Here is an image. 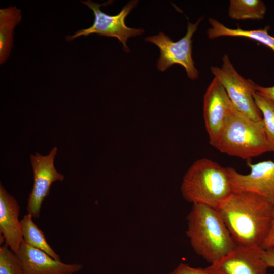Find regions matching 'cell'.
I'll return each instance as SVG.
<instances>
[{"label":"cell","instance_id":"6da1fadb","mask_svg":"<svg viewBox=\"0 0 274 274\" xmlns=\"http://www.w3.org/2000/svg\"><path fill=\"white\" fill-rule=\"evenodd\" d=\"M217 210L236 245L262 248L274 217L269 200L252 192H232Z\"/></svg>","mask_w":274,"mask_h":274},{"label":"cell","instance_id":"7a4b0ae2","mask_svg":"<svg viewBox=\"0 0 274 274\" xmlns=\"http://www.w3.org/2000/svg\"><path fill=\"white\" fill-rule=\"evenodd\" d=\"M186 235L194 251L211 264L229 253L236 245L219 211L193 204L187 216Z\"/></svg>","mask_w":274,"mask_h":274},{"label":"cell","instance_id":"3957f363","mask_svg":"<svg viewBox=\"0 0 274 274\" xmlns=\"http://www.w3.org/2000/svg\"><path fill=\"white\" fill-rule=\"evenodd\" d=\"M180 190L183 198L192 204L216 209L232 192L227 168L206 158L196 160L188 168Z\"/></svg>","mask_w":274,"mask_h":274},{"label":"cell","instance_id":"277c9868","mask_svg":"<svg viewBox=\"0 0 274 274\" xmlns=\"http://www.w3.org/2000/svg\"><path fill=\"white\" fill-rule=\"evenodd\" d=\"M211 145L223 153L247 161L272 152L262 121H254L234 107Z\"/></svg>","mask_w":274,"mask_h":274},{"label":"cell","instance_id":"5b68a950","mask_svg":"<svg viewBox=\"0 0 274 274\" xmlns=\"http://www.w3.org/2000/svg\"><path fill=\"white\" fill-rule=\"evenodd\" d=\"M211 71L224 87L237 111L254 121H262V113L253 97L256 84L237 72L227 54L222 57L221 66H211Z\"/></svg>","mask_w":274,"mask_h":274},{"label":"cell","instance_id":"8992f818","mask_svg":"<svg viewBox=\"0 0 274 274\" xmlns=\"http://www.w3.org/2000/svg\"><path fill=\"white\" fill-rule=\"evenodd\" d=\"M81 2L93 11L94 20L90 27L79 30L72 36H66V39L68 41L81 36H87L95 33L101 36L117 38L123 44L124 51L129 52L130 49L126 45L128 39L131 37L141 35L144 32V30L142 28L129 27L125 23L126 16L136 6L138 1H129L116 15H109L103 12L100 9L102 6H107L111 4L113 2L112 1H109L102 4L90 0Z\"/></svg>","mask_w":274,"mask_h":274},{"label":"cell","instance_id":"52a82bcc","mask_svg":"<svg viewBox=\"0 0 274 274\" xmlns=\"http://www.w3.org/2000/svg\"><path fill=\"white\" fill-rule=\"evenodd\" d=\"M203 19V17L199 18L194 23L188 22L186 35L177 42L173 41L169 36L161 31L157 35L145 39V41L155 44L159 48L160 54L157 62L158 70L164 71L177 64L185 68L190 79L198 78L199 73L192 57V37Z\"/></svg>","mask_w":274,"mask_h":274},{"label":"cell","instance_id":"ba28073f","mask_svg":"<svg viewBox=\"0 0 274 274\" xmlns=\"http://www.w3.org/2000/svg\"><path fill=\"white\" fill-rule=\"evenodd\" d=\"M57 150L55 147L47 155H42L39 153L30 155L34 182L28 199L27 211L33 218L40 217L42 204L49 195L52 184L64 180V176L56 170L54 165Z\"/></svg>","mask_w":274,"mask_h":274},{"label":"cell","instance_id":"9c48e42d","mask_svg":"<svg viewBox=\"0 0 274 274\" xmlns=\"http://www.w3.org/2000/svg\"><path fill=\"white\" fill-rule=\"evenodd\" d=\"M250 172L247 174L227 167L232 192L250 191L261 195L274 205V162L266 160L256 163L248 161Z\"/></svg>","mask_w":274,"mask_h":274},{"label":"cell","instance_id":"30bf717a","mask_svg":"<svg viewBox=\"0 0 274 274\" xmlns=\"http://www.w3.org/2000/svg\"><path fill=\"white\" fill-rule=\"evenodd\" d=\"M260 247L236 245L226 255L205 268L210 274H267Z\"/></svg>","mask_w":274,"mask_h":274},{"label":"cell","instance_id":"8fae6325","mask_svg":"<svg viewBox=\"0 0 274 274\" xmlns=\"http://www.w3.org/2000/svg\"><path fill=\"white\" fill-rule=\"evenodd\" d=\"M203 116L211 145L218 138L234 106L225 89L214 78L203 97Z\"/></svg>","mask_w":274,"mask_h":274},{"label":"cell","instance_id":"7c38bea8","mask_svg":"<svg viewBox=\"0 0 274 274\" xmlns=\"http://www.w3.org/2000/svg\"><path fill=\"white\" fill-rule=\"evenodd\" d=\"M15 254L19 260L22 274H73L83 268L79 264H66L57 261L24 241Z\"/></svg>","mask_w":274,"mask_h":274},{"label":"cell","instance_id":"4fadbf2b","mask_svg":"<svg viewBox=\"0 0 274 274\" xmlns=\"http://www.w3.org/2000/svg\"><path fill=\"white\" fill-rule=\"evenodd\" d=\"M20 207L15 198L1 184L0 232L7 245L15 253L23 241L20 221Z\"/></svg>","mask_w":274,"mask_h":274},{"label":"cell","instance_id":"5bb4252c","mask_svg":"<svg viewBox=\"0 0 274 274\" xmlns=\"http://www.w3.org/2000/svg\"><path fill=\"white\" fill-rule=\"evenodd\" d=\"M208 21L210 27L207 33L211 40L225 36L247 38L266 46L274 52V37L268 33L269 26L263 29L244 30L239 26L236 29L228 27L213 18H209Z\"/></svg>","mask_w":274,"mask_h":274},{"label":"cell","instance_id":"9a60e30c","mask_svg":"<svg viewBox=\"0 0 274 274\" xmlns=\"http://www.w3.org/2000/svg\"><path fill=\"white\" fill-rule=\"evenodd\" d=\"M20 10L15 6L0 9V64L9 56L13 44L15 27L21 19Z\"/></svg>","mask_w":274,"mask_h":274},{"label":"cell","instance_id":"2e32d148","mask_svg":"<svg viewBox=\"0 0 274 274\" xmlns=\"http://www.w3.org/2000/svg\"><path fill=\"white\" fill-rule=\"evenodd\" d=\"M266 12L265 4L261 0L230 1L228 16L233 20H261Z\"/></svg>","mask_w":274,"mask_h":274},{"label":"cell","instance_id":"e0dca14e","mask_svg":"<svg viewBox=\"0 0 274 274\" xmlns=\"http://www.w3.org/2000/svg\"><path fill=\"white\" fill-rule=\"evenodd\" d=\"M29 214L24 216L20 221L23 241L29 245L40 249L57 261H61L57 255L48 244L43 232L37 226Z\"/></svg>","mask_w":274,"mask_h":274},{"label":"cell","instance_id":"ac0fdd59","mask_svg":"<svg viewBox=\"0 0 274 274\" xmlns=\"http://www.w3.org/2000/svg\"><path fill=\"white\" fill-rule=\"evenodd\" d=\"M255 101L262 115V122L267 139L274 152V102L258 94H253Z\"/></svg>","mask_w":274,"mask_h":274},{"label":"cell","instance_id":"d6986e66","mask_svg":"<svg viewBox=\"0 0 274 274\" xmlns=\"http://www.w3.org/2000/svg\"><path fill=\"white\" fill-rule=\"evenodd\" d=\"M0 274H22L16 254L6 244L0 247Z\"/></svg>","mask_w":274,"mask_h":274},{"label":"cell","instance_id":"ffe728a7","mask_svg":"<svg viewBox=\"0 0 274 274\" xmlns=\"http://www.w3.org/2000/svg\"><path fill=\"white\" fill-rule=\"evenodd\" d=\"M169 274H210L205 269L193 267L187 264L181 263Z\"/></svg>","mask_w":274,"mask_h":274},{"label":"cell","instance_id":"44dd1931","mask_svg":"<svg viewBox=\"0 0 274 274\" xmlns=\"http://www.w3.org/2000/svg\"><path fill=\"white\" fill-rule=\"evenodd\" d=\"M255 90L258 94L274 102V86L263 87L256 84Z\"/></svg>","mask_w":274,"mask_h":274},{"label":"cell","instance_id":"7402d4cb","mask_svg":"<svg viewBox=\"0 0 274 274\" xmlns=\"http://www.w3.org/2000/svg\"><path fill=\"white\" fill-rule=\"evenodd\" d=\"M261 256L267 267H274V246L263 249Z\"/></svg>","mask_w":274,"mask_h":274},{"label":"cell","instance_id":"603a6c76","mask_svg":"<svg viewBox=\"0 0 274 274\" xmlns=\"http://www.w3.org/2000/svg\"><path fill=\"white\" fill-rule=\"evenodd\" d=\"M272 246H274V217L270 230L262 244V248L265 249Z\"/></svg>","mask_w":274,"mask_h":274}]
</instances>
